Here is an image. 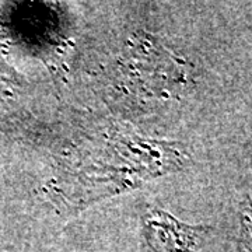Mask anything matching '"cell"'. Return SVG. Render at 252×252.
I'll list each match as a JSON object with an SVG mask.
<instances>
[{"instance_id": "1", "label": "cell", "mask_w": 252, "mask_h": 252, "mask_svg": "<svg viewBox=\"0 0 252 252\" xmlns=\"http://www.w3.org/2000/svg\"><path fill=\"white\" fill-rule=\"evenodd\" d=\"M210 231L207 225L185 224L160 209L144 217V237L154 252H199Z\"/></svg>"}, {"instance_id": "2", "label": "cell", "mask_w": 252, "mask_h": 252, "mask_svg": "<svg viewBox=\"0 0 252 252\" xmlns=\"http://www.w3.org/2000/svg\"><path fill=\"white\" fill-rule=\"evenodd\" d=\"M238 252H252V200L247 198L241 212V235Z\"/></svg>"}]
</instances>
